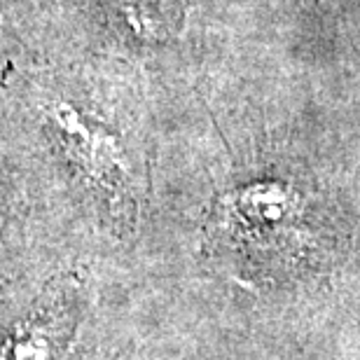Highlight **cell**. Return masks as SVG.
Masks as SVG:
<instances>
[{
    "label": "cell",
    "mask_w": 360,
    "mask_h": 360,
    "mask_svg": "<svg viewBox=\"0 0 360 360\" xmlns=\"http://www.w3.org/2000/svg\"><path fill=\"white\" fill-rule=\"evenodd\" d=\"M89 285L70 274L0 281V360H73Z\"/></svg>",
    "instance_id": "obj_1"
},
{
    "label": "cell",
    "mask_w": 360,
    "mask_h": 360,
    "mask_svg": "<svg viewBox=\"0 0 360 360\" xmlns=\"http://www.w3.org/2000/svg\"><path fill=\"white\" fill-rule=\"evenodd\" d=\"M75 360H84V358H75Z\"/></svg>",
    "instance_id": "obj_2"
}]
</instances>
